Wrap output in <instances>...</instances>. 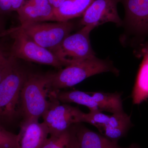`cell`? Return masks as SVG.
<instances>
[{
    "mask_svg": "<svg viewBox=\"0 0 148 148\" xmlns=\"http://www.w3.org/2000/svg\"><path fill=\"white\" fill-rule=\"evenodd\" d=\"M51 73H29L21 95L20 112L22 121L38 120L47 110Z\"/></svg>",
    "mask_w": 148,
    "mask_h": 148,
    "instance_id": "obj_2",
    "label": "cell"
},
{
    "mask_svg": "<svg viewBox=\"0 0 148 148\" xmlns=\"http://www.w3.org/2000/svg\"><path fill=\"white\" fill-rule=\"evenodd\" d=\"M13 39L10 54L25 61L52 66L61 69L66 66L49 49L41 46L21 31L14 28L3 33Z\"/></svg>",
    "mask_w": 148,
    "mask_h": 148,
    "instance_id": "obj_4",
    "label": "cell"
},
{
    "mask_svg": "<svg viewBox=\"0 0 148 148\" xmlns=\"http://www.w3.org/2000/svg\"><path fill=\"white\" fill-rule=\"evenodd\" d=\"M127 28L137 35L148 33V0H121Z\"/></svg>",
    "mask_w": 148,
    "mask_h": 148,
    "instance_id": "obj_10",
    "label": "cell"
},
{
    "mask_svg": "<svg viewBox=\"0 0 148 148\" xmlns=\"http://www.w3.org/2000/svg\"><path fill=\"white\" fill-rule=\"evenodd\" d=\"M143 59L132 92L133 103L139 105L148 98V45L145 48Z\"/></svg>",
    "mask_w": 148,
    "mask_h": 148,
    "instance_id": "obj_15",
    "label": "cell"
},
{
    "mask_svg": "<svg viewBox=\"0 0 148 148\" xmlns=\"http://www.w3.org/2000/svg\"><path fill=\"white\" fill-rule=\"evenodd\" d=\"M121 0H95L82 16L80 24L84 26L95 27L107 22L118 26L123 23L119 17L117 5Z\"/></svg>",
    "mask_w": 148,
    "mask_h": 148,
    "instance_id": "obj_9",
    "label": "cell"
},
{
    "mask_svg": "<svg viewBox=\"0 0 148 148\" xmlns=\"http://www.w3.org/2000/svg\"><path fill=\"white\" fill-rule=\"evenodd\" d=\"M49 130L38 120L21 121L18 135V148H41L48 138Z\"/></svg>",
    "mask_w": 148,
    "mask_h": 148,
    "instance_id": "obj_11",
    "label": "cell"
},
{
    "mask_svg": "<svg viewBox=\"0 0 148 148\" xmlns=\"http://www.w3.org/2000/svg\"><path fill=\"white\" fill-rule=\"evenodd\" d=\"M70 21L56 23L37 22L22 24L13 28L21 31L43 47L49 49L59 44L74 28Z\"/></svg>",
    "mask_w": 148,
    "mask_h": 148,
    "instance_id": "obj_7",
    "label": "cell"
},
{
    "mask_svg": "<svg viewBox=\"0 0 148 148\" xmlns=\"http://www.w3.org/2000/svg\"><path fill=\"white\" fill-rule=\"evenodd\" d=\"M41 148H77L74 124L58 136H50Z\"/></svg>",
    "mask_w": 148,
    "mask_h": 148,
    "instance_id": "obj_18",
    "label": "cell"
},
{
    "mask_svg": "<svg viewBox=\"0 0 148 148\" xmlns=\"http://www.w3.org/2000/svg\"><path fill=\"white\" fill-rule=\"evenodd\" d=\"M94 29L84 26L79 32L69 35L49 50L66 66L95 57L90 44L89 34Z\"/></svg>",
    "mask_w": 148,
    "mask_h": 148,
    "instance_id": "obj_5",
    "label": "cell"
},
{
    "mask_svg": "<svg viewBox=\"0 0 148 148\" xmlns=\"http://www.w3.org/2000/svg\"><path fill=\"white\" fill-rule=\"evenodd\" d=\"M95 0H65L62 5L54 10V21H67L82 16Z\"/></svg>",
    "mask_w": 148,
    "mask_h": 148,
    "instance_id": "obj_14",
    "label": "cell"
},
{
    "mask_svg": "<svg viewBox=\"0 0 148 148\" xmlns=\"http://www.w3.org/2000/svg\"><path fill=\"white\" fill-rule=\"evenodd\" d=\"M106 72L116 75L119 73L111 62L95 56L66 66L56 73H51L49 89L56 91L72 87L89 77Z\"/></svg>",
    "mask_w": 148,
    "mask_h": 148,
    "instance_id": "obj_3",
    "label": "cell"
},
{
    "mask_svg": "<svg viewBox=\"0 0 148 148\" xmlns=\"http://www.w3.org/2000/svg\"><path fill=\"white\" fill-rule=\"evenodd\" d=\"M53 91L55 92L56 98L61 103H76L87 107L90 111H100L98 104L88 92L79 90Z\"/></svg>",
    "mask_w": 148,
    "mask_h": 148,
    "instance_id": "obj_17",
    "label": "cell"
},
{
    "mask_svg": "<svg viewBox=\"0 0 148 148\" xmlns=\"http://www.w3.org/2000/svg\"><path fill=\"white\" fill-rule=\"evenodd\" d=\"M89 122L101 135L117 143L126 135L132 125L130 116L124 112L109 116L97 111L91 114Z\"/></svg>",
    "mask_w": 148,
    "mask_h": 148,
    "instance_id": "obj_8",
    "label": "cell"
},
{
    "mask_svg": "<svg viewBox=\"0 0 148 148\" xmlns=\"http://www.w3.org/2000/svg\"><path fill=\"white\" fill-rule=\"evenodd\" d=\"M0 148H18V135L0 126Z\"/></svg>",
    "mask_w": 148,
    "mask_h": 148,
    "instance_id": "obj_19",
    "label": "cell"
},
{
    "mask_svg": "<svg viewBox=\"0 0 148 148\" xmlns=\"http://www.w3.org/2000/svg\"><path fill=\"white\" fill-rule=\"evenodd\" d=\"M98 104L101 112L112 114L121 113L124 111L123 108L121 95L119 92L107 93L102 92H88Z\"/></svg>",
    "mask_w": 148,
    "mask_h": 148,
    "instance_id": "obj_16",
    "label": "cell"
},
{
    "mask_svg": "<svg viewBox=\"0 0 148 148\" xmlns=\"http://www.w3.org/2000/svg\"><path fill=\"white\" fill-rule=\"evenodd\" d=\"M48 100V107L42 117L50 136L61 135L73 125L83 122L85 113L77 107L61 103L56 98L54 91L49 92Z\"/></svg>",
    "mask_w": 148,
    "mask_h": 148,
    "instance_id": "obj_6",
    "label": "cell"
},
{
    "mask_svg": "<svg viewBox=\"0 0 148 148\" xmlns=\"http://www.w3.org/2000/svg\"><path fill=\"white\" fill-rule=\"evenodd\" d=\"M25 0H11L12 11H16L19 9L24 3Z\"/></svg>",
    "mask_w": 148,
    "mask_h": 148,
    "instance_id": "obj_21",
    "label": "cell"
},
{
    "mask_svg": "<svg viewBox=\"0 0 148 148\" xmlns=\"http://www.w3.org/2000/svg\"><path fill=\"white\" fill-rule=\"evenodd\" d=\"M77 148H129L120 147L100 133L92 131L81 123L74 124Z\"/></svg>",
    "mask_w": 148,
    "mask_h": 148,
    "instance_id": "obj_13",
    "label": "cell"
},
{
    "mask_svg": "<svg viewBox=\"0 0 148 148\" xmlns=\"http://www.w3.org/2000/svg\"><path fill=\"white\" fill-rule=\"evenodd\" d=\"M129 148H140V146L138 145L137 144L133 143L131 144L130 146H129Z\"/></svg>",
    "mask_w": 148,
    "mask_h": 148,
    "instance_id": "obj_23",
    "label": "cell"
},
{
    "mask_svg": "<svg viewBox=\"0 0 148 148\" xmlns=\"http://www.w3.org/2000/svg\"><path fill=\"white\" fill-rule=\"evenodd\" d=\"M16 12L21 25L54 21V9L48 0H25Z\"/></svg>",
    "mask_w": 148,
    "mask_h": 148,
    "instance_id": "obj_12",
    "label": "cell"
},
{
    "mask_svg": "<svg viewBox=\"0 0 148 148\" xmlns=\"http://www.w3.org/2000/svg\"><path fill=\"white\" fill-rule=\"evenodd\" d=\"M0 8L1 12H8L12 11L11 0H0Z\"/></svg>",
    "mask_w": 148,
    "mask_h": 148,
    "instance_id": "obj_20",
    "label": "cell"
},
{
    "mask_svg": "<svg viewBox=\"0 0 148 148\" xmlns=\"http://www.w3.org/2000/svg\"><path fill=\"white\" fill-rule=\"evenodd\" d=\"M10 53H0V115L1 121L11 122L21 116L22 88L30 72Z\"/></svg>",
    "mask_w": 148,
    "mask_h": 148,
    "instance_id": "obj_1",
    "label": "cell"
},
{
    "mask_svg": "<svg viewBox=\"0 0 148 148\" xmlns=\"http://www.w3.org/2000/svg\"><path fill=\"white\" fill-rule=\"evenodd\" d=\"M65 0H48L51 5L52 6L54 10L60 7Z\"/></svg>",
    "mask_w": 148,
    "mask_h": 148,
    "instance_id": "obj_22",
    "label": "cell"
}]
</instances>
